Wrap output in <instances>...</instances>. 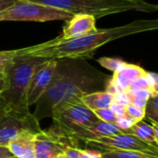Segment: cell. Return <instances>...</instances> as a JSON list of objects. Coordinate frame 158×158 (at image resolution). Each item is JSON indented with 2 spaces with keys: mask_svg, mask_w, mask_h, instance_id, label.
<instances>
[{
  "mask_svg": "<svg viewBox=\"0 0 158 158\" xmlns=\"http://www.w3.org/2000/svg\"><path fill=\"white\" fill-rule=\"evenodd\" d=\"M109 76L99 71L82 58L57 59L52 81L36 102L32 113L38 121L51 118L54 106L59 102L105 91Z\"/></svg>",
  "mask_w": 158,
  "mask_h": 158,
  "instance_id": "cell-1",
  "label": "cell"
},
{
  "mask_svg": "<svg viewBox=\"0 0 158 158\" xmlns=\"http://www.w3.org/2000/svg\"><path fill=\"white\" fill-rule=\"evenodd\" d=\"M158 28L157 19H139L109 29L98 30L96 32L74 39H63L60 36L31 46L19 49L20 55L31 56L44 59H64L92 57L101 46L114 40L133 34H139Z\"/></svg>",
  "mask_w": 158,
  "mask_h": 158,
  "instance_id": "cell-2",
  "label": "cell"
},
{
  "mask_svg": "<svg viewBox=\"0 0 158 158\" xmlns=\"http://www.w3.org/2000/svg\"><path fill=\"white\" fill-rule=\"evenodd\" d=\"M47 60L19 53V56L14 58L4 73L5 87L1 93V98L5 109L30 110L26 100L30 81L37 69Z\"/></svg>",
  "mask_w": 158,
  "mask_h": 158,
  "instance_id": "cell-3",
  "label": "cell"
},
{
  "mask_svg": "<svg viewBox=\"0 0 158 158\" xmlns=\"http://www.w3.org/2000/svg\"><path fill=\"white\" fill-rule=\"evenodd\" d=\"M41 4L53 8L64 10L72 15L83 13L90 14L95 19L103 18L112 14L135 10L153 13L158 10V6L146 2L144 4L130 2H112L105 0H23Z\"/></svg>",
  "mask_w": 158,
  "mask_h": 158,
  "instance_id": "cell-4",
  "label": "cell"
},
{
  "mask_svg": "<svg viewBox=\"0 0 158 158\" xmlns=\"http://www.w3.org/2000/svg\"><path fill=\"white\" fill-rule=\"evenodd\" d=\"M51 118L52 127L71 138L98 120L94 113L85 106L79 97L69 98L56 104L52 110Z\"/></svg>",
  "mask_w": 158,
  "mask_h": 158,
  "instance_id": "cell-5",
  "label": "cell"
},
{
  "mask_svg": "<svg viewBox=\"0 0 158 158\" xmlns=\"http://www.w3.org/2000/svg\"><path fill=\"white\" fill-rule=\"evenodd\" d=\"M73 15L69 12L41 4L15 0L10 6L0 11V21H67Z\"/></svg>",
  "mask_w": 158,
  "mask_h": 158,
  "instance_id": "cell-6",
  "label": "cell"
},
{
  "mask_svg": "<svg viewBox=\"0 0 158 158\" xmlns=\"http://www.w3.org/2000/svg\"><path fill=\"white\" fill-rule=\"evenodd\" d=\"M39 121L29 111L3 108L0 112V146L7 144L23 131L37 133L41 131Z\"/></svg>",
  "mask_w": 158,
  "mask_h": 158,
  "instance_id": "cell-7",
  "label": "cell"
},
{
  "mask_svg": "<svg viewBox=\"0 0 158 158\" xmlns=\"http://www.w3.org/2000/svg\"><path fill=\"white\" fill-rule=\"evenodd\" d=\"M69 146H77V141L51 127L47 131L41 130L35 134V158H56L62 156Z\"/></svg>",
  "mask_w": 158,
  "mask_h": 158,
  "instance_id": "cell-8",
  "label": "cell"
},
{
  "mask_svg": "<svg viewBox=\"0 0 158 158\" xmlns=\"http://www.w3.org/2000/svg\"><path fill=\"white\" fill-rule=\"evenodd\" d=\"M87 145L96 148L108 147L118 150L137 151L158 156V147L143 142L132 133H121L109 137H100L94 140L85 141Z\"/></svg>",
  "mask_w": 158,
  "mask_h": 158,
  "instance_id": "cell-9",
  "label": "cell"
},
{
  "mask_svg": "<svg viewBox=\"0 0 158 158\" xmlns=\"http://www.w3.org/2000/svg\"><path fill=\"white\" fill-rule=\"evenodd\" d=\"M147 71L139 65L125 62L118 69L113 72L109 78L105 91L115 94L117 93H127L131 84L138 78L146 75Z\"/></svg>",
  "mask_w": 158,
  "mask_h": 158,
  "instance_id": "cell-10",
  "label": "cell"
},
{
  "mask_svg": "<svg viewBox=\"0 0 158 158\" xmlns=\"http://www.w3.org/2000/svg\"><path fill=\"white\" fill-rule=\"evenodd\" d=\"M56 66V59H48L41 66L32 76L27 90V105L29 106L35 105L39 98L50 85Z\"/></svg>",
  "mask_w": 158,
  "mask_h": 158,
  "instance_id": "cell-11",
  "label": "cell"
},
{
  "mask_svg": "<svg viewBox=\"0 0 158 158\" xmlns=\"http://www.w3.org/2000/svg\"><path fill=\"white\" fill-rule=\"evenodd\" d=\"M95 22L96 19L93 15L83 13L75 14L67 20L60 37L63 39H74L94 33L98 31Z\"/></svg>",
  "mask_w": 158,
  "mask_h": 158,
  "instance_id": "cell-12",
  "label": "cell"
},
{
  "mask_svg": "<svg viewBox=\"0 0 158 158\" xmlns=\"http://www.w3.org/2000/svg\"><path fill=\"white\" fill-rule=\"evenodd\" d=\"M121 133L123 132L115 124L107 123L98 119L96 122H94L88 128L76 133L73 136V139H75L76 141L83 140L85 142L89 140H94L100 137H109Z\"/></svg>",
  "mask_w": 158,
  "mask_h": 158,
  "instance_id": "cell-13",
  "label": "cell"
},
{
  "mask_svg": "<svg viewBox=\"0 0 158 158\" xmlns=\"http://www.w3.org/2000/svg\"><path fill=\"white\" fill-rule=\"evenodd\" d=\"M35 134L31 131H23L13 139L6 146L16 158H35L34 139Z\"/></svg>",
  "mask_w": 158,
  "mask_h": 158,
  "instance_id": "cell-14",
  "label": "cell"
},
{
  "mask_svg": "<svg viewBox=\"0 0 158 158\" xmlns=\"http://www.w3.org/2000/svg\"><path fill=\"white\" fill-rule=\"evenodd\" d=\"M81 100L85 106L92 111H94L97 109L110 107L113 102V94L106 91H99L84 94L81 97Z\"/></svg>",
  "mask_w": 158,
  "mask_h": 158,
  "instance_id": "cell-15",
  "label": "cell"
},
{
  "mask_svg": "<svg viewBox=\"0 0 158 158\" xmlns=\"http://www.w3.org/2000/svg\"><path fill=\"white\" fill-rule=\"evenodd\" d=\"M131 133L143 142L147 143L151 145L157 146L158 143L156 141L154 136L153 126L144 122L143 120L138 121L133 124V126L131 127Z\"/></svg>",
  "mask_w": 158,
  "mask_h": 158,
  "instance_id": "cell-16",
  "label": "cell"
},
{
  "mask_svg": "<svg viewBox=\"0 0 158 158\" xmlns=\"http://www.w3.org/2000/svg\"><path fill=\"white\" fill-rule=\"evenodd\" d=\"M98 149L102 154L111 158H158L157 155L142 153L137 151L118 150L108 147H100Z\"/></svg>",
  "mask_w": 158,
  "mask_h": 158,
  "instance_id": "cell-17",
  "label": "cell"
},
{
  "mask_svg": "<svg viewBox=\"0 0 158 158\" xmlns=\"http://www.w3.org/2000/svg\"><path fill=\"white\" fill-rule=\"evenodd\" d=\"M130 97V104L144 108L148 99L151 96V92L148 90H138L135 92H128Z\"/></svg>",
  "mask_w": 158,
  "mask_h": 158,
  "instance_id": "cell-18",
  "label": "cell"
},
{
  "mask_svg": "<svg viewBox=\"0 0 158 158\" xmlns=\"http://www.w3.org/2000/svg\"><path fill=\"white\" fill-rule=\"evenodd\" d=\"M145 109V117H147L153 124L158 123V94H151L150 98L148 99Z\"/></svg>",
  "mask_w": 158,
  "mask_h": 158,
  "instance_id": "cell-19",
  "label": "cell"
},
{
  "mask_svg": "<svg viewBox=\"0 0 158 158\" xmlns=\"http://www.w3.org/2000/svg\"><path fill=\"white\" fill-rule=\"evenodd\" d=\"M19 56V50H6L0 51V73L4 74L6 68Z\"/></svg>",
  "mask_w": 158,
  "mask_h": 158,
  "instance_id": "cell-20",
  "label": "cell"
},
{
  "mask_svg": "<svg viewBox=\"0 0 158 158\" xmlns=\"http://www.w3.org/2000/svg\"><path fill=\"white\" fill-rule=\"evenodd\" d=\"M125 115L131 118L136 123L138 121L143 120L145 118V109L129 104L125 106Z\"/></svg>",
  "mask_w": 158,
  "mask_h": 158,
  "instance_id": "cell-21",
  "label": "cell"
},
{
  "mask_svg": "<svg viewBox=\"0 0 158 158\" xmlns=\"http://www.w3.org/2000/svg\"><path fill=\"white\" fill-rule=\"evenodd\" d=\"M97 62L103 68H105V69H106L112 72H115L117 69H118L125 63V61H123L122 59L114 58V57H106V56L99 58L97 60Z\"/></svg>",
  "mask_w": 158,
  "mask_h": 158,
  "instance_id": "cell-22",
  "label": "cell"
},
{
  "mask_svg": "<svg viewBox=\"0 0 158 158\" xmlns=\"http://www.w3.org/2000/svg\"><path fill=\"white\" fill-rule=\"evenodd\" d=\"M94 113V115L97 117L98 119L107 122V123H112L115 124L116 120H117V116L115 115V113L110 109V107L108 108H102V109H97L93 111Z\"/></svg>",
  "mask_w": 158,
  "mask_h": 158,
  "instance_id": "cell-23",
  "label": "cell"
},
{
  "mask_svg": "<svg viewBox=\"0 0 158 158\" xmlns=\"http://www.w3.org/2000/svg\"><path fill=\"white\" fill-rule=\"evenodd\" d=\"M134 120H132L128 116L124 115L122 117H118L115 122V125L123 132V133H131V127L134 124Z\"/></svg>",
  "mask_w": 158,
  "mask_h": 158,
  "instance_id": "cell-24",
  "label": "cell"
},
{
  "mask_svg": "<svg viewBox=\"0 0 158 158\" xmlns=\"http://www.w3.org/2000/svg\"><path fill=\"white\" fill-rule=\"evenodd\" d=\"M113 102L120 104L122 106H127L130 104L129 93H117L113 94Z\"/></svg>",
  "mask_w": 158,
  "mask_h": 158,
  "instance_id": "cell-25",
  "label": "cell"
},
{
  "mask_svg": "<svg viewBox=\"0 0 158 158\" xmlns=\"http://www.w3.org/2000/svg\"><path fill=\"white\" fill-rule=\"evenodd\" d=\"M79 152H80V158H103L100 151L80 149Z\"/></svg>",
  "mask_w": 158,
  "mask_h": 158,
  "instance_id": "cell-26",
  "label": "cell"
},
{
  "mask_svg": "<svg viewBox=\"0 0 158 158\" xmlns=\"http://www.w3.org/2000/svg\"><path fill=\"white\" fill-rule=\"evenodd\" d=\"M80 148L78 146H69L65 149L63 158H80Z\"/></svg>",
  "mask_w": 158,
  "mask_h": 158,
  "instance_id": "cell-27",
  "label": "cell"
},
{
  "mask_svg": "<svg viewBox=\"0 0 158 158\" xmlns=\"http://www.w3.org/2000/svg\"><path fill=\"white\" fill-rule=\"evenodd\" d=\"M125 106H122L120 104L112 102V104L110 106V109L115 113V115L117 117H122L125 115Z\"/></svg>",
  "mask_w": 158,
  "mask_h": 158,
  "instance_id": "cell-28",
  "label": "cell"
},
{
  "mask_svg": "<svg viewBox=\"0 0 158 158\" xmlns=\"http://www.w3.org/2000/svg\"><path fill=\"white\" fill-rule=\"evenodd\" d=\"M147 78L148 81L150 82V85L152 87V89L155 92L158 93V76L157 74L154 73V72H148L147 73Z\"/></svg>",
  "mask_w": 158,
  "mask_h": 158,
  "instance_id": "cell-29",
  "label": "cell"
},
{
  "mask_svg": "<svg viewBox=\"0 0 158 158\" xmlns=\"http://www.w3.org/2000/svg\"><path fill=\"white\" fill-rule=\"evenodd\" d=\"M0 158H16L10 153V151L4 146H0Z\"/></svg>",
  "mask_w": 158,
  "mask_h": 158,
  "instance_id": "cell-30",
  "label": "cell"
},
{
  "mask_svg": "<svg viewBox=\"0 0 158 158\" xmlns=\"http://www.w3.org/2000/svg\"><path fill=\"white\" fill-rule=\"evenodd\" d=\"M15 2V0H0V11L7 8L8 6H10L13 3Z\"/></svg>",
  "mask_w": 158,
  "mask_h": 158,
  "instance_id": "cell-31",
  "label": "cell"
},
{
  "mask_svg": "<svg viewBox=\"0 0 158 158\" xmlns=\"http://www.w3.org/2000/svg\"><path fill=\"white\" fill-rule=\"evenodd\" d=\"M105 1H112V2H130V3H139V4H144L147 1L145 0H105Z\"/></svg>",
  "mask_w": 158,
  "mask_h": 158,
  "instance_id": "cell-32",
  "label": "cell"
},
{
  "mask_svg": "<svg viewBox=\"0 0 158 158\" xmlns=\"http://www.w3.org/2000/svg\"><path fill=\"white\" fill-rule=\"evenodd\" d=\"M4 87H5V81H4V79H2L0 80V94L4 90Z\"/></svg>",
  "mask_w": 158,
  "mask_h": 158,
  "instance_id": "cell-33",
  "label": "cell"
},
{
  "mask_svg": "<svg viewBox=\"0 0 158 158\" xmlns=\"http://www.w3.org/2000/svg\"><path fill=\"white\" fill-rule=\"evenodd\" d=\"M3 108H4V103H3V100H2L1 95H0V112L2 111Z\"/></svg>",
  "mask_w": 158,
  "mask_h": 158,
  "instance_id": "cell-34",
  "label": "cell"
},
{
  "mask_svg": "<svg viewBox=\"0 0 158 158\" xmlns=\"http://www.w3.org/2000/svg\"><path fill=\"white\" fill-rule=\"evenodd\" d=\"M101 153V152H100ZM102 154V153H101ZM102 156H103V158H111V157H109V156H105L104 154H102Z\"/></svg>",
  "mask_w": 158,
  "mask_h": 158,
  "instance_id": "cell-35",
  "label": "cell"
},
{
  "mask_svg": "<svg viewBox=\"0 0 158 158\" xmlns=\"http://www.w3.org/2000/svg\"><path fill=\"white\" fill-rule=\"evenodd\" d=\"M2 79H4V74L0 73V80H2Z\"/></svg>",
  "mask_w": 158,
  "mask_h": 158,
  "instance_id": "cell-36",
  "label": "cell"
},
{
  "mask_svg": "<svg viewBox=\"0 0 158 158\" xmlns=\"http://www.w3.org/2000/svg\"><path fill=\"white\" fill-rule=\"evenodd\" d=\"M56 158H63V156H58V157H56Z\"/></svg>",
  "mask_w": 158,
  "mask_h": 158,
  "instance_id": "cell-37",
  "label": "cell"
},
{
  "mask_svg": "<svg viewBox=\"0 0 158 158\" xmlns=\"http://www.w3.org/2000/svg\"><path fill=\"white\" fill-rule=\"evenodd\" d=\"M0 95H1V94H0Z\"/></svg>",
  "mask_w": 158,
  "mask_h": 158,
  "instance_id": "cell-38",
  "label": "cell"
}]
</instances>
